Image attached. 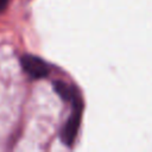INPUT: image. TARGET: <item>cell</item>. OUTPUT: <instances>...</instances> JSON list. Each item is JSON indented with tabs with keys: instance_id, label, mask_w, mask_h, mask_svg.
<instances>
[{
	"instance_id": "cell-4",
	"label": "cell",
	"mask_w": 152,
	"mask_h": 152,
	"mask_svg": "<svg viewBox=\"0 0 152 152\" xmlns=\"http://www.w3.org/2000/svg\"><path fill=\"white\" fill-rule=\"evenodd\" d=\"M6 5H7V0H0V11L4 10L6 7Z\"/></svg>"
},
{
	"instance_id": "cell-2",
	"label": "cell",
	"mask_w": 152,
	"mask_h": 152,
	"mask_svg": "<svg viewBox=\"0 0 152 152\" xmlns=\"http://www.w3.org/2000/svg\"><path fill=\"white\" fill-rule=\"evenodd\" d=\"M20 62L24 71L33 78H43L49 74L48 64L37 56L25 55L21 57Z\"/></svg>"
},
{
	"instance_id": "cell-3",
	"label": "cell",
	"mask_w": 152,
	"mask_h": 152,
	"mask_svg": "<svg viewBox=\"0 0 152 152\" xmlns=\"http://www.w3.org/2000/svg\"><path fill=\"white\" fill-rule=\"evenodd\" d=\"M53 87H55L56 93L59 95V97L63 99V100H65V101H69V100L72 101L74 96L76 95V94L72 93V89L69 88L68 84H65V83L62 82V81H56V82L53 83Z\"/></svg>"
},
{
	"instance_id": "cell-1",
	"label": "cell",
	"mask_w": 152,
	"mask_h": 152,
	"mask_svg": "<svg viewBox=\"0 0 152 152\" xmlns=\"http://www.w3.org/2000/svg\"><path fill=\"white\" fill-rule=\"evenodd\" d=\"M74 103V110L70 118L68 119L66 124L64 125L62 132H61V139L66 146H71L76 139L78 127H80V119H81V102L78 97L75 95L72 99Z\"/></svg>"
}]
</instances>
